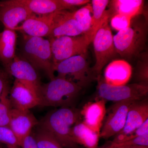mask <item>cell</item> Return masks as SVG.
I'll list each match as a JSON object with an SVG mask.
<instances>
[{
	"label": "cell",
	"mask_w": 148,
	"mask_h": 148,
	"mask_svg": "<svg viewBox=\"0 0 148 148\" xmlns=\"http://www.w3.org/2000/svg\"><path fill=\"white\" fill-rule=\"evenodd\" d=\"M81 120L80 110L64 107L48 113L38 125L52 134L63 148H79L73 140L71 130Z\"/></svg>",
	"instance_id": "6da1fadb"
},
{
	"label": "cell",
	"mask_w": 148,
	"mask_h": 148,
	"mask_svg": "<svg viewBox=\"0 0 148 148\" xmlns=\"http://www.w3.org/2000/svg\"><path fill=\"white\" fill-rule=\"evenodd\" d=\"M143 15L132 18L129 27L119 31L113 36L116 53L124 58L131 59L140 56L145 49L148 24L147 17Z\"/></svg>",
	"instance_id": "7a4b0ae2"
},
{
	"label": "cell",
	"mask_w": 148,
	"mask_h": 148,
	"mask_svg": "<svg viewBox=\"0 0 148 148\" xmlns=\"http://www.w3.org/2000/svg\"><path fill=\"white\" fill-rule=\"evenodd\" d=\"M82 88L67 79L55 77L49 82L41 85L38 94L39 106L69 107Z\"/></svg>",
	"instance_id": "3957f363"
},
{
	"label": "cell",
	"mask_w": 148,
	"mask_h": 148,
	"mask_svg": "<svg viewBox=\"0 0 148 148\" xmlns=\"http://www.w3.org/2000/svg\"><path fill=\"white\" fill-rule=\"evenodd\" d=\"M21 52V58L29 62L36 70L43 71L50 80L55 77L49 40L25 35Z\"/></svg>",
	"instance_id": "277c9868"
},
{
	"label": "cell",
	"mask_w": 148,
	"mask_h": 148,
	"mask_svg": "<svg viewBox=\"0 0 148 148\" xmlns=\"http://www.w3.org/2000/svg\"><path fill=\"white\" fill-rule=\"evenodd\" d=\"M98 85L95 100L103 99L114 103L138 101L147 98L148 85L138 83L113 86L106 84L101 75L97 77Z\"/></svg>",
	"instance_id": "5b68a950"
},
{
	"label": "cell",
	"mask_w": 148,
	"mask_h": 148,
	"mask_svg": "<svg viewBox=\"0 0 148 148\" xmlns=\"http://www.w3.org/2000/svg\"><path fill=\"white\" fill-rule=\"evenodd\" d=\"M57 76L65 78L75 83L82 88L87 86L96 79L89 67L86 54L73 56L54 66Z\"/></svg>",
	"instance_id": "8992f818"
},
{
	"label": "cell",
	"mask_w": 148,
	"mask_h": 148,
	"mask_svg": "<svg viewBox=\"0 0 148 148\" xmlns=\"http://www.w3.org/2000/svg\"><path fill=\"white\" fill-rule=\"evenodd\" d=\"M108 19L104 21L95 34L92 42L95 52V63L91 70L96 79L104 66L116 53L113 40V36Z\"/></svg>",
	"instance_id": "52a82bcc"
},
{
	"label": "cell",
	"mask_w": 148,
	"mask_h": 148,
	"mask_svg": "<svg viewBox=\"0 0 148 148\" xmlns=\"http://www.w3.org/2000/svg\"><path fill=\"white\" fill-rule=\"evenodd\" d=\"M53 64L75 56L86 54L90 44L87 36H62L49 39Z\"/></svg>",
	"instance_id": "ba28073f"
},
{
	"label": "cell",
	"mask_w": 148,
	"mask_h": 148,
	"mask_svg": "<svg viewBox=\"0 0 148 148\" xmlns=\"http://www.w3.org/2000/svg\"><path fill=\"white\" fill-rule=\"evenodd\" d=\"M135 101H136L117 102L111 106L103 122L100 132V138L107 140L115 136L122 130L130 108Z\"/></svg>",
	"instance_id": "9c48e42d"
},
{
	"label": "cell",
	"mask_w": 148,
	"mask_h": 148,
	"mask_svg": "<svg viewBox=\"0 0 148 148\" xmlns=\"http://www.w3.org/2000/svg\"><path fill=\"white\" fill-rule=\"evenodd\" d=\"M9 75H11L38 95L41 84L36 70L29 62L16 56L12 62L5 68Z\"/></svg>",
	"instance_id": "30bf717a"
},
{
	"label": "cell",
	"mask_w": 148,
	"mask_h": 148,
	"mask_svg": "<svg viewBox=\"0 0 148 148\" xmlns=\"http://www.w3.org/2000/svg\"><path fill=\"white\" fill-rule=\"evenodd\" d=\"M148 119V98L135 101L130 108L124 127L115 136L112 143L117 145L124 142L126 137L133 133Z\"/></svg>",
	"instance_id": "8fae6325"
},
{
	"label": "cell",
	"mask_w": 148,
	"mask_h": 148,
	"mask_svg": "<svg viewBox=\"0 0 148 148\" xmlns=\"http://www.w3.org/2000/svg\"><path fill=\"white\" fill-rule=\"evenodd\" d=\"M32 14L21 0L0 1V21L7 29L13 30Z\"/></svg>",
	"instance_id": "7c38bea8"
},
{
	"label": "cell",
	"mask_w": 148,
	"mask_h": 148,
	"mask_svg": "<svg viewBox=\"0 0 148 148\" xmlns=\"http://www.w3.org/2000/svg\"><path fill=\"white\" fill-rule=\"evenodd\" d=\"M83 34L81 27L74 18L73 12L59 11L53 14L50 39Z\"/></svg>",
	"instance_id": "4fadbf2b"
},
{
	"label": "cell",
	"mask_w": 148,
	"mask_h": 148,
	"mask_svg": "<svg viewBox=\"0 0 148 148\" xmlns=\"http://www.w3.org/2000/svg\"><path fill=\"white\" fill-rule=\"evenodd\" d=\"M39 121L30 110L12 109L8 127L12 131L21 146L24 139L31 135L32 130Z\"/></svg>",
	"instance_id": "5bb4252c"
},
{
	"label": "cell",
	"mask_w": 148,
	"mask_h": 148,
	"mask_svg": "<svg viewBox=\"0 0 148 148\" xmlns=\"http://www.w3.org/2000/svg\"><path fill=\"white\" fill-rule=\"evenodd\" d=\"M9 98L13 109L26 110L39 105L37 93L16 79L10 89Z\"/></svg>",
	"instance_id": "9a60e30c"
},
{
	"label": "cell",
	"mask_w": 148,
	"mask_h": 148,
	"mask_svg": "<svg viewBox=\"0 0 148 148\" xmlns=\"http://www.w3.org/2000/svg\"><path fill=\"white\" fill-rule=\"evenodd\" d=\"M107 101L95 100L85 104L80 110L82 121L93 131L100 133L107 114Z\"/></svg>",
	"instance_id": "2e32d148"
},
{
	"label": "cell",
	"mask_w": 148,
	"mask_h": 148,
	"mask_svg": "<svg viewBox=\"0 0 148 148\" xmlns=\"http://www.w3.org/2000/svg\"><path fill=\"white\" fill-rule=\"evenodd\" d=\"M53 13L45 15L32 14L13 30L21 31L29 36L49 37L51 32Z\"/></svg>",
	"instance_id": "e0dca14e"
},
{
	"label": "cell",
	"mask_w": 148,
	"mask_h": 148,
	"mask_svg": "<svg viewBox=\"0 0 148 148\" xmlns=\"http://www.w3.org/2000/svg\"><path fill=\"white\" fill-rule=\"evenodd\" d=\"M132 75L131 65L123 60H116L108 65L104 71L105 82L113 86L127 84Z\"/></svg>",
	"instance_id": "ac0fdd59"
},
{
	"label": "cell",
	"mask_w": 148,
	"mask_h": 148,
	"mask_svg": "<svg viewBox=\"0 0 148 148\" xmlns=\"http://www.w3.org/2000/svg\"><path fill=\"white\" fill-rule=\"evenodd\" d=\"M17 41L16 31L5 28L0 32V61L5 68L15 58Z\"/></svg>",
	"instance_id": "d6986e66"
},
{
	"label": "cell",
	"mask_w": 148,
	"mask_h": 148,
	"mask_svg": "<svg viewBox=\"0 0 148 148\" xmlns=\"http://www.w3.org/2000/svg\"><path fill=\"white\" fill-rule=\"evenodd\" d=\"M73 140L77 145L85 148H98L100 133L90 129L81 121L73 126L71 130Z\"/></svg>",
	"instance_id": "ffe728a7"
},
{
	"label": "cell",
	"mask_w": 148,
	"mask_h": 148,
	"mask_svg": "<svg viewBox=\"0 0 148 148\" xmlns=\"http://www.w3.org/2000/svg\"><path fill=\"white\" fill-rule=\"evenodd\" d=\"M110 18L115 14H121L132 18L143 14L144 1L142 0H114L110 1Z\"/></svg>",
	"instance_id": "44dd1931"
},
{
	"label": "cell",
	"mask_w": 148,
	"mask_h": 148,
	"mask_svg": "<svg viewBox=\"0 0 148 148\" xmlns=\"http://www.w3.org/2000/svg\"><path fill=\"white\" fill-rule=\"evenodd\" d=\"M110 1L108 0H92V13L91 28L86 34L90 42L97 31L102 26L104 21L110 19V16L108 11L106 10L107 6Z\"/></svg>",
	"instance_id": "7402d4cb"
},
{
	"label": "cell",
	"mask_w": 148,
	"mask_h": 148,
	"mask_svg": "<svg viewBox=\"0 0 148 148\" xmlns=\"http://www.w3.org/2000/svg\"><path fill=\"white\" fill-rule=\"evenodd\" d=\"M32 14L45 15L63 10L60 0H21Z\"/></svg>",
	"instance_id": "603a6c76"
},
{
	"label": "cell",
	"mask_w": 148,
	"mask_h": 148,
	"mask_svg": "<svg viewBox=\"0 0 148 148\" xmlns=\"http://www.w3.org/2000/svg\"><path fill=\"white\" fill-rule=\"evenodd\" d=\"M33 134L38 148H64L52 134L40 127Z\"/></svg>",
	"instance_id": "cb8c5ba5"
},
{
	"label": "cell",
	"mask_w": 148,
	"mask_h": 148,
	"mask_svg": "<svg viewBox=\"0 0 148 148\" xmlns=\"http://www.w3.org/2000/svg\"><path fill=\"white\" fill-rule=\"evenodd\" d=\"M8 83L6 85L0 96V127H8L10 121L12 107L11 105L9 93Z\"/></svg>",
	"instance_id": "d4e9b609"
},
{
	"label": "cell",
	"mask_w": 148,
	"mask_h": 148,
	"mask_svg": "<svg viewBox=\"0 0 148 148\" xmlns=\"http://www.w3.org/2000/svg\"><path fill=\"white\" fill-rule=\"evenodd\" d=\"M92 12V5L90 4L73 12L74 18L82 29L83 34H87L91 28Z\"/></svg>",
	"instance_id": "484cf974"
},
{
	"label": "cell",
	"mask_w": 148,
	"mask_h": 148,
	"mask_svg": "<svg viewBox=\"0 0 148 148\" xmlns=\"http://www.w3.org/2000/svg\"><path fill=\"white\" fill-rule=\"evenodd\" d=\"M135 74V83L148 85V61L147 53H141Z\"/></svg>",
	"instance_id": "4316f807"
},
{
	"label": "cell",
	"mask_w": 148,
	"mask_h": 148,
	"mask_svg": "<svg viewBox=\"0 0 148 148\" xmlns=\"http://www.w3.org/2000/svg\"><path fill=\"white\" fill-rule=\"evenodd\" d=\"M0 143L6 148H21L17 139L8 127H0Z\"/></svg>",
	"instance_id": "83f0119b"
},
{
	"label": "cell",
	"mask_w": 148,
	"mask_h": 148,
	"mask_svg": "<svg viewBox=\"0 0 148 148\" xmlns=\"http://www.w3.org/2000/svg\"><path fill=\"white\" fill-rule=\"evenodd\" d=\"M111 25L114 29L120 31L129 27L132 18L121 14H115L111 17Z\"/></svg>",
	"instance_id": "f1b7e54d"
},
{
	"label": "cell",
	"mask_w": 148,
	"mask_h": 148,
	"mask_svg": "<svg viewBox=\"0 0 148 148\" xmlns=\"http://www.w3.org/2000/svg\"><path fill=\"white\" fill-rule=\"evenodd\" d=\"M134 145L148 146V134L115 145L112 148H130Z\"/></svg>",
	"instance_id": "f546056e"
},
{
	"label": "cell",
	"mask_w": 148,
	"mask_h": 148,
	"mask_svg": "<svg viewBox=\"0 0 148 148\" xmlns=\"http://www.w3.org/2000/svg\"><path fill=\"white\" fill-rule=\"evenodd\" d=\"M64 10L71 9L76 7L86 4L90 2L88 0H60Z\"/></svg>",
	"instance_id": "4dcf8cb0"
},
{
	"label": "cell",
	"mask_w": 148,
	"mask_h": 148,
	"mask_svg": "<svg viewBox=\"0 0 148 148\" xmlns=\"http://www.w3.org/2000/svg\"><path fill=\"white\" fill-rule=\"evenodd\" d=\"M21 147V148H38L32 133L24 139Z\"/></svg>",
	"instance_id": "1f68e13d"
},
{
	"label": "cell",
	"mask_w": 148,
	"mask_h": 148,
	"mask_svg": "<svg viewBox=\"0 0 148 148\" xmlns=\"http://www.w3.org/2000/svg\"><path fill=\"white\" fill-rule=\"evenodd\" d=\"M9 75L5 71L0 69V96L6 85L8 83Z\"/></svg>",
	"instance_id": "d6a6232c"
},
{
	"label": "cell",
	"mask_w": 148,
	"mask_h": 148,
	"mask_svg": "<svg viewBox=\"0 0 148 148\" xmlns=\"http://www.w3.org/2000/svg\"><path fill=\"white\" fill-rule=\"evenodd\" d=\"M130 148H148V146L143 145H134Z\"/></svg>",
	"instance_id": "836d02e7"
},
{
	"label": "cell",
	"mask_w": 148,
	"mask_h": 148,
	"mask_svg": "<svg viewBox=\"0 0 148 148\" xmlns=\"http://www.w3.org/2000/svg\"><path fill=\"white\" fill-rule=\"evenodd\" d=\"M1 144V143H0ZM0 148H3L1 146V145H0Z\"/></svg>",
	"instance_id": "e575fe53"
}]
</instances>
